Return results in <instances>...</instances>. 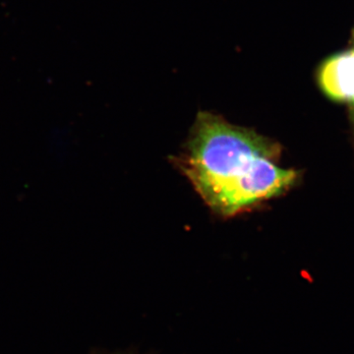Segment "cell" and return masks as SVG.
Listing matches in <instances>:
<instances>
[{
	"label": "cell",
	"instance_id": "1",
	"mask_svg": "<svg viewBox=\"0 0 354 354\" xmlns=\"http://www.w3.org/2000/svg\"><path fill=\"white\" fill-rule=\"evenodd\" d=\"M279 148L250 128L200 111L174 164L214 214L232 218L279 196L297 179L278 164Z\"/></svg>",
	"mask_w": 354,
	"mask_h": 354
},
{
	"label": "cell",
	"instance_id": "2",
	"mask_svg": "<svg viewBox=\"0 0 354 354\" xmlns=\"http://www.w3.org/2000/svg\"><path fill=\"white\" fill-rule=\"evenodd\" d=\"M319 83L330 99L354 108V48L329 58L320 70Z\"/></svg>",
	"mask_w": 354,
	"mask_h": 354
}]
</instances>
